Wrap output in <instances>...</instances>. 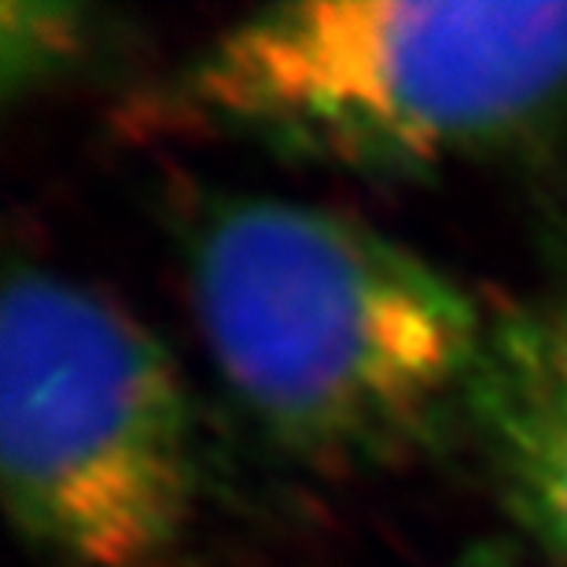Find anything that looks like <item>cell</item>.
I'll list each match as a JSON object with an SVG mask.
<instances>
[{"mask_svg": "<svg viewBox=\"0 0 567 567\" xmlns=\"http://www.w3.org/2000/svg\"><path fill=\"white\" fill-rule=\"evenodd\" d=\"M185 277L225 394L288 457L372 468L468 424L491 321L388 233L229 196L188 229Z\"/></svg>", "mask_w": 567, "mask_h": 567, "instance_id": "obj_1", "label": "cell"}, {"mask_svg": "<svg viewBox=\"0 0 567 567\" xmlns=\"http://www.w3.org/2000/svg\"><path fill=\"white\" fill-rule=\"evenodd\" d=\"M177 107L306 163L416 174L567 126V4L306 0L192 55Z\"/></svg>", "mask_w": 567, "mask_h": 567, "instance_id": "obj_2", "label": "cell"}, {"mask_svg": "<svg viewBox=\"0 0 567 567\" xmlns=\"http://www.w3.org/2000/svg\"><path fill=\"white\" fill-rule=\"evenodd\" d=\"M0 483L63 567H147L196 505V431L166 347L126 306L16 266L0 310Z\"/></svg>", "mask_w": 567, "mask_h": 567, "instance_id": "obj_3", "label": "cell"}, {"mask_svg": "<svg viewBox=\"0 0 567 567\" xmlns=\"http://www.w3.org/2000/svg\"><path fill=\"white\" fill-rule=\"evenodd\" d=\"M468 427L516 524L567 567V288L491 321Z\"/></svg>", "mask_w": 567, "mask_h": 567, "instance_id": "obj_4", "label": "cell"}, {"mask_svg": "<svg viewBox=\"0 0 567 567\" xmlns=\"http://www.w3.org/2000/svg\"><path fill=\"white\" fill-rule=\"evenodd\" d=\"M93 11L78 4H4L0 11V85L4 96L63 78L93 49Z\"/></svg>", "mask_w": 567, "mask_h": 567, "instance_id": "obj_5", "label": "cell"}, {"mask_svg": "<svg viewBox=\"0 0 567 567\" xmlns=\"http://www.w3.org/2000/svg\"><path fill=\"white\" fill-rule=\"evenodd\" d=\"M453 567H524V564H516L513 557H505V553L480 549V553H472V557H464L461 564H453Z\"/></svg>", "mask_w": 567, "mask_h": 567, "instance_id": "obj_6", "label": "cell"}]
</instances>
